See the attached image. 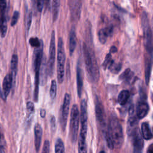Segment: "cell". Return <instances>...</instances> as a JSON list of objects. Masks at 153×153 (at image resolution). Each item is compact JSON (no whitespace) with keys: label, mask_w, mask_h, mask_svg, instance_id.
Wrapping results in <instances>:
<instances>
[{"label":"cell","mask_w":153,"mask_h":153,"mask_svg":"<svg viewBox=\"0 0 153 153\" xmlns=\"http://www.w3.org/2000/svg\"><path fill=\"white\" fill-rule=\"evenodd\" d=\"M82 51L88 78L91 82H97L100 77V72L94 53L90 45L86 42L83 43Z\"/></svg>","instance_id":"cell-1"},{"label":"cell","mask_w":153,"mask_h":153,"mask_svg":"<svg viewBox=\"0 0 153 153\" xmlns=\"http://www.w3.org/2000/svg\"><path fill=\"white\" fill-rule=\"evenodd\" d=\"M107 131L114 148H121L124 142V134L122 126L115 116L109 118Z\"/></svg>","instance_id":"cell-2"},{"label":"cell","mask_w":153,"mask_h":153,"mask_svg":"<svg viewBox=\"0 0 153 153\" xmlns=\"http://www.w3.org/2000/svg\"><path fill=\"white\" fill-rule=\"evenodd\" d=\"M43 57V41L41 42L39 47L35 48L33 53V66L35 71V88L33 97H38L39 93V71Z\"/></svg>","instance_id":"cell-3"},{"label":"cell","mask_w":153,"mask_h":153,"mask_svg":"<svg viewBox=\"0 0 153 153\" xmlns=\"http://www.w3.org/2000/svg\"><path fill=\"white\" fill-rule=\"evenodd\" d=\"M65 63V52L63 40L60 37L58 40L57 56V76L58 82L61 84L64 79Z\"/></svg>","instance_id":"cell-4"},{"label":"cell","mask_w":153,"mask_h":153,"mask_svg":"<svg viewBox=\"0 0 153 153\" xmlns=\"http://www.w3.org/2000/svg\"><path fill=\"white\" fill-rule=\"evenodd\" d=\"M127 133L133 145V153H142L144 142L138 126L127 128Z\"/></svg>","instance_id":"cell-5"},{"label":"cell","mask_w":153,"mask_h":153,"mask_svg":"<svg viewBox=\"0 0 153 153\" xmlns=\"http://www.w3.org/2000/svg\"><path fill=\"white\" fill-rule=\"evenodd\" d=\"M79 121V112L77 105L74 104L71 111L70 117L69 125V135L71 142L75 143L77 139L78 128Z\"/></svg>","instance_id":"cell-6"},{"label":"cell","mask_w":153,"mask_h":153,"mask_svg":"<svg viewBox=\"0 0 153 153\" xmlns=\"http://www.w3.org/2000/svg\"><path fill=\"white\" fill-rule=\"evenodd\" d=\"M94 104H95L96 118L98 124L99 125L104 134L107 132L105 111V108H104L103 103L101 99L97 96H95Z\"/></svg>","instance_id":"cell-7"},{"label":"cell","mask_w":153,"mask_h":153,"mask_svg":"<svg viewBox=\"0 0 153 153\" xmlns=\"http://www.w3.org/2000/svg\"><path fill=\"white\" fill-rule=\"evenodd\" d=\"M71 102V96L68 93H66L64 96L63 104L61 106L59 115V123L62 131H65L66 127L68 117L69 111Z\"/></svg>","instance_id":"cell-8"},{"label":"cell","mask_w":153,"mask_h":153,"mask_svg":"<svg viewBox=\"0 0 153 153\" xmlns=\"http://www.w3.org/2000/svg\"><path fill=\"white\" fill-rule=\"evenodd\" d=\"M56 58V43H55V32L52 30L50 43L49 48V56L48 61L47 62V70L48 74L50 76H51L54 73V63Z\"/></svg>","instance_id":"cell-9"},{"label":"cell","mask_w":153,"mask_h":153,"mask_svg":"<svg viewBox=\"0 0 153 153\" xmlns=\"http://www.w3.org/2000/svg\"><path fill=\"white\" fill-rule=\"evenodd\" d=\"M71 20L76 22L81 16L82 3L79 0H70L68 1Z\"/></svg>","instance_id":"cell-10"},{"label":"cell","mask_w":153,"mask_h":153,"mask_svg":"<svg viewBox=\"0 0 153 153\" xmlns=\"http://www.w3.org/2000/svg\"><path fill=\"white\" fill-rule=\"evenodd\" d=\"M7 3L5 1H0V33L1 37H4L7 33V25L6 19Z\"/></svg>","instance_id":"cell-11"},{"label":"cell","mask_w":153,"mask_h":153,"mask_svg":"<svg viewBox=\"0 0 153 153\" xmlns=\"http://www.w3.org/2000/svg\"><path fill=\"white\" fill-rule=\"evenodd\" d=\"M149 111V105L146 100L141 99L137 103L136 117L138 120H141L146 116Z\"/></svg>","instance_id":"cell-12"},{"label":"cell","mask_w":153,"mask_h":153,"mask_svg":"<svg viewBox=\"0 0 153 153\" xmlns=\"http://www.w3.org/2000/svg\"><path fill=\"white\" fill-rule=\"evenodd\" d=\"M87 128L81 127L78 137V153H87L86 136Z\"/></svg>","instance_id":"cell-13"},{"label":"cell","mask_w":153,"mask_h":153,"mask_svg":"<svg viewBox=\"0 0 153 153\" xmlns=\"http://www.w3.org/2000/svg\"><path fill=\"white\" fill-rule=\"evenodd\" d=\"M114 33V26L110 25L105 28L100 29L98 32V37L99 41L102 44H105L109 36H111Z\"/></svg>","instance_id":"cell-14"},{"label":"cell","mask_w":153,"mask_h":153,"mask_svg":"<svg viewBox=\"0 0 153 153\" xmlns=\"http://www.w3.org/2000/svg\"><path fill=\"white\" fill-rule=\"evenodd\" d=\"M48 75V70H47L46 57L44 56V57H42L41 67H40V71H39V78H40L39 81H41V85H44L45 84L47 80Z\"/></svg>","instance_id":"cell-15"},{"label":"cell","mask_w":153,"mask_h":153,"mask_svg":"<svg viewBox=\"0 0 153 153\" xmlns=\"http://www.w3.org/2000/svg\"><path fill=\"white\" fill-rule=\"evenodd\" d=\"M34 135H35V148L36 152H39L41 143V139H42V128L41 126V125L38 123L36 124L34 127Z\"/></svg>","instance_id":"cell-16"},{"label":"cell","mask_w":153,"mask_h":153,"mask_svg":"<svg viewBox=\"0 0 153 153\" xmlns=\"http://www.w3.org/2000/svg\"><path fill=\"white\" fill-rule=\"evenodd\" d=\"M152 56H149L146 54L145 56V82L146 84L148 85L149 82L151 74V69H152Z\"/></svg>","instance_id":"cell-17"},{"label":"cell","mask_w":153,"mask_h":153,"mask_svg":"<svg viewBox=\"0 0 153 153\" xmlns=\"http://www.w3.org/2000/svg\"><path fill=\"white\" fill-rule=\"evenodd\" d=\"M13 81V78L11 74H8L4 79L2 83V90L5 97H6L8 95L12 87Z\"/></svg>","instance_id":"cell-18"},{"label":"cell","mask_w":153,"mask_h":153,"mask_svg":"<svg viewBox=\"0 0 153 153\" xmlns=\"http://www.w3.org/2000/svg\"><path fill=\"white\" fill-rule=\"evenodd\" d=\"M76 84H77V93L80 97L82 94L83 87V74L82 69L79 65L76 66Z\"/></svg>","instance_id":"cell-19"},{"label":"cell","mask_w":153,"mask_h":153,"mask_svg":"<svg viewBox=\"0 0 153 153\" xmlns=\"http://www.w3.org/2000/svg\"><path fill=\"white\" fill-rule=\"evenodd\" d=\"M69 54L71 56L76 48V35L75 32V26H72L70 33H69Z\"/></svg>","instance_id":"cell-20"},{"label":"cell","mask_w":153,"mask_h":153,"mask_svg":"<svg viewBox=\"0 0 153 153\" xmlns=\"http://www.w3.org/2000/svg\"><path fill=\"white\" fill-rule=\"evenodd\" d=\"M141 134L143 139L150 140L152 138V133L148 123L144 122L141 125Z\"/></svg>","instance_id":"cell-21"},{"label":"cell","mask_w":153,"mask_h":153,"mask_svg":"<svg viewBox=\"0 0 153 153\" xmlns=\"http://www.w3.org/2000/svg\"><path fill=\"white\" fill-rule=\"evenodd\" d=\"M130 97V92L127 90H122L118 96V103L121 105H125Z\"/></svg>","instance_id":"cell-22"},{"label":"cell","mask_w":153,"mask_h":153,"mask_svg":"<svg viewBox=\"0 0 153 153\" xmlns=\"http://www.w3.org/2000/svg\"><path fill=\"white\" fill-rule=\"evenodd\" d=\"M60 8V1L53 0L52 1V18L53 22H55L59 15Z\"/></svg>","instance_id":"cell-23"},{"label":"cell","mask_w":153,"mask_h":153,"mask_svg":"<svg viewBox=\"0 0 153 153\" xmlns=\"http://www.w3.org/2000/svg\"><path fill=\"white\" fill-rule=\"evenodd\" d=\"M34 105L32 102H27L26 103V110H27V121L30 123L33 118V115L35 111Z\"/></svg>","instance_id":"cell-24"},{"label":"cell","mask_w":153,"mask_h":153,"mask_svg":"<svg viewBox=\"0 0 153 153\" xmlns=\"http://www.w3.org/2000/svg\"><path fill=\"white\" fill-rule=\"evenodd\" d=\"M17 64H18V57L17 54H13L11 60V75L13 76V78H15L16 75L17 70Z\"/></svg>","instance_id":"cell-25"},{"label":"cell","mask_w":153,"mask_h":153,"mask_svg":"<svg viewBox=\"0 0 153 153\" xmlns=\"http://www.w3.org/2000/svg\"><path fill=\"white\" fill-rule=\"evenodd\" d=\"M55 153H65V145L63 140L60 138H58L55 143Z\"/></svg>","instance_id":"cell-26"},{"label":"cell","mask_w":153,"mask_h":153,"mask_svg":"<svg viewBox=\"0 0 153 153\" xmlns=\"http://www.w3.org/2000/svg\"><path fill=\"white\" fill-rule=\"evenodd\" d=\"M133 72L132 71H131L130 68H127L120 75L119 78L121 80H124L126 79V81H128L131 79V78H132L133 75Z\"/></svg>","instance_id":"cell-27"},{"label":"cell","mask_w":153,"mask_h":153,"mask_svg":"<svg viewBox=\"0 0 153 153\" xmlns=\"http://www.w3.org/2000/svg\"><path fill=\"white\" fill-rule=\"evenodd\" d=\"M121 63H115L114 61L113 60H112L111 62L110 63V64L109 65L108 68L109 69H110L112 72H114L115 74H117L118 73L121 69Z\"/></svg>","instance_id":"cell-28"},{"label":"cell","mask_w":153,"mask_h":153,"mask_svg":"<svg viewBox=\"0 0 153 153\" xmlns=\"http://www.w3.org/2000/svg\"><path fill=\"white\" fill-rule=\"evenodd\" d=\"M56 93H57V83H56V81L54 79L51 81L50 89V96L52 100L56 97Z\"/></svg>","instance_id":"cell-29"},{"label":"cell","mask_w":153,"mask_h":153,"mask_svg":"<svg viewBox=\"0 0 153 153\" xmlns=\"http://www.w3.org/2000/svg\"><path fill=\"white\" fill-rule=\"evenodd\" d=\"M42 41V39L39 40L37 37H32L29 39V44L32 47L37 48L41 45Z\"/></svg>","instance_id":"cell-30"},{"label":"cell","mask_w":153,"mask_h":153,"mask_svg":"<svg viewBox=\"0 0 153 153\" xmlns=\"http://www.w3.org/2000/svg\"><path fill=\"white\" fill-rule=\"evenodd\" d=\"M112 56H111V54L110 53H108L106 54V57H105V59L102 63V67L103 68L104 70L106 69L109 66V65L110 64V63L112 61Z\"/></svg>","instance_id":"cell-31"},{"label":"cell","mask_w":153,"mask_h":153,"mask_svg":"<svg viewBox=\"0 0 153 153\" xmlns=\"http://www.w3.org/2000/svg\"><path fill=\"white\" fill-rule=\"evenodd\" d=\"M32 11H29L27 14L26 17V32L27 33L29 32L31 23H32Z\"/></svg>","instance_id":"cell-32"},{"label":"cell","mask_w":153,"mask_h":153,"mask_svg":"<svg viewBox=\"0 0 153 153\" xmlns=\"http://www.w3.org/2000/svg\"><path fill=\"white\" fill-rule=\"evenodd\" d=\"M50 127L51 130L53 133H54L56 130L57 126H56V118L54 115H51L50 119Z\"/></svg>","instance_id":"cell-33"},{"label":"cell","mask_w":153,"mask_h":153,"mask_svg":"<svg viewBox=\"0 0 153 153\" xmlns=\"http://www.w3.org/2000/svg\"><path fill=\"white\" fill-rule=\"evenodd\" d=\"M19 17V11H14V13H13L12 19H11V26H14L16 24V23L18 21Z\"/></svg>","instance_id":"cell-34"},{"label":"cell","mask_w":153,"mask_h":153,"mask_svg":"<svg viewBox=\"0 0 153 153\" xmlns=\"http://www.w3.org/2000/svg\"><path fill=\"white\" fill-rule=\"evenodd\" d=\"M42 153H50V142L48 140L44 141Z\"/></svg>","instance_id":"cell-35"},{"label":"cell","mask_w":153,"mask_h":153,"mask_svg":"<svg viewBox=\"0 0 153 153\" xmlns=\"http://www.w3.org/2000/svg\"><path fill=\"white\" fill-rule=\"evenodd\" d=\"M44 1L43 0H39V1H36V9L39 12H41L42 11V9L44 7Z\"/></svg>","instance_id":"cell-36"},{"label":"cell","mask_w":153,"mask_h":153,"mask_svg":"<svg viewBox=\"0 0 153 153\" xmlns=\"http://www.w3.org/2000/svg\"><path fill=\"white\" fill-rule=\"evenodd\" d=\"M117 51V47L115 46H112L110 48V50H109V53L110 54L116 53Z\"/></svg>","instance_id":"cell-37"},{"label":"cell","mask_w":153,"mask_h":153,"mask_svg":"<svg viewBox=\"0 0 153 153\" xmlns=\"http://www.w3.org/2000/svg\"><path fill=\"white\" fill-rule=\"evenodd\" d=\"M45 114H46V112H45V110L44 109H41V111H40V115H41V117L42 118H44L45 117Z\"/></svg>","instance_id":"cell-38"},{"label":"cell","mask_w":153,"mask_h":153,"mask_svg":"<svg viewBox=\"0 0 153 153\" xmlns=\"http://www.w3.org/2000/svg\"><path fill=\"white\" fill-rule=\"evenodd\" d=\"M146 153H153V146H152V144H151L149 146V148L147 150Z\"/></svg>","instance_id":"cell-39"},{"label":"cell","mask_w":153,"mask_h":153,"mask_svg":"<svg viewBox=\"0 0 153 153\" xmlns=\"http://www.w3.org/2000/svg\"><path fill=\"white\" fill-rule=\"evenodd\" d=\"M99 153H105V151H101Z\"/></svg>","instance_id":"cell-40"},{"label":"cell","mask_w":153,"mask_h":153,"mask_svg":"<svg viewBox=\"0 0 153 153\" xmlns=\"http://www.w3.org/2000/svg\"><path fill=\"white\" fill-rule=\"evenodd\" d=\"M0 153H2V149L0 147Z\"/></svg>","instance_id":"cell-41"},{"label":"cell","mask_w":153,"mask_h":153,"mask_svg":"<svg viewBox=\"0 0 153 153\" xmlns=\"http://www.w3.org/2000/svg\"><path fill=\"white\" fill-rule=\"evenodd\" d=\"M0 138H1V134H0Z\"/></svg>","instance_id":"cell-42"}]
</instances>
